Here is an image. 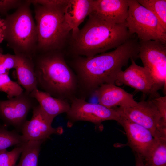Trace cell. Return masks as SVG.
Listing matches in <instances>:
<instances>
[{"label":"cell","instance_id":"cell-1","mask_svg":"<svg viewBox=\"0 0 166 166\" xmlns=\"http://www.w3.org/2000/svg\"><path fill=\"white\" fill-rule=\"evenodd\" d=\"M138 39L132 37L113 51L90 57H77L74 66L78 84L92 95L103 84H115L122 68L131 58H138Z\"/></svg>","mask_w":166,"mask_h":166},{"label":"cell","instance_id":"cell-2","mask_svg":"<svg viewBox=\"0 0 166 166\" xmlns=\"http://www.w3.org/2000/svg\"><path fill=\"white\" fill-rule=\"evenodd\" d=\"M57 51L33 57L38 88L54 97L70 100L75 97L78 87L77 78L62 54Z\"/></svg>","mask_w":166,"mask_h":166},{"label":"cell","instance_id":"cell-3","mask_svg":"<svg viewBox=\"0 0 166 166\" xmlns=\"http://www.w3.org/2000/svg\"><path fill=\"white\" fill-rule=\"evenodd\" d=\"M83 27L72 37L74 53L90 57L115 49L133 35L129 32L125 23L113 24L90 14Z\"/></svg>","mask_w":166,"mask_h":166},{"label":"cell","instance_id":"cell-4","mask_svg":"<svg viewBox=\"0 0 166 166\" xmlns=\"http://www.w3.org/2000/svg\"><path fill=\"white\" fill-rule=\"evenodd\" d=\"M30 3L24 1L16 10L4 19V40L15 54L33 58L37 50L36 24L30 8Z\"/></svg>","mask_w":166,"mask_h":166},{"label":"cell","instance_id":"cell-5","mask_svg":"<svg viewBox=\"0 0 166 166\" xmlns=\"http://www.w3.org/2000/svg\"><path fill=\"white\" fill-rule=\"evenodd\" d=\"M38 42L42 53L58 50L63 45L71 30L64 17L63 8L34 4Z\"/></svg>","mask_w":166,"mask_h":166},{"label":"cell","instance_id":"cell-6","mask_svg":"<svg viewBox=\"0 0 166 166\" xmlns=\"http://www.w3.org/2000/svg\"><path fill=\"white\" fill-rule=\"evenodd\" d=\"M126 24L130 33L137 35L139 41H159L166 43V30L156 16L137 0H128Z\"/></svg>","mask_w":166,"mask_h":166},{"label":"cell","instance_id":"cell-7","mask_svg":"<svg viewBox=\"0 0 166 166\" xmlns=\"http://www.w3.org/2000/svg\"><path fill=\"white\" fill-rule=\"evenodd\" d=\"M138 58L150 74L157 92H166V43L158 40L139 41Z\"/></svg>","mask_w":166,"mask_h":166},{"label":"cell","instance_id":"cell-8","mask_svg":"<svg viewBox=\"0 0 166 166\" xmlns=\"http://www.w3.org/2000/svg\"><path fill=\"white\" fill-rule=\"evenodd\" d=\"M115 108L130 121L148 129L155 138H166V124L149 98L137 102L132 106Z\"/></svg>","mask_w":166,"mask_h":166},{"label":"cell","instance_id":"cell-9","mask_svg":"<svg viewBox=\"0 0 166 166\" xmlns=\"http://www.w3.org/2000/svg\"><path fill=\"white\" fill-rule=\"evenodd\" d=\"M70 101V108L66 113L71 121H85L99 125L106 121L117 122L119 119L120 113L115 108H109L99 103H89L75 97Z\"/></svg>","mask_w":166,"mask_h":166},{"label":"cell","instance_id":"cell-10","mask_svg":"<svg viewBox=\"0 0 166 166\" xmlns=\"http://www.w3.org/2000/svg\"><path fill=\"white\" fill-rule=\"evenodd\" d=\"M37 101L25 91L6 100H0V119L6 124L21 128Z\"/></svg>","mask_w":166,"mask_h":166},{"label":"cell","instance_id":"cell-11","mask_svg":"<svg viewBox=\"0 0 166 166\" xmlns=\"http://www.w3.org/2000/svg\"><path fill=\"white\" fill-rule=\"evenodd\" d=\"M130 60V65L125 70H122L117 74L115 84L124 85L149 96L157 93L149 72L144 67L137 65L134 59Z\"/></svg>","mask_w":166,"mask_h":166},{"label":"cell","instance_id":"cell-12","mask_svg":"<svg viewBox=\"0 0 166 166\" xmlns=\"http://www.w3.org/2000/svg\"><path fill=\"white\" fill-rule=\"evenodd\" d=\"M31 119L27 120L21 127L22 135L27 141H41L49 138L53 134L62 132L61 127L54 128L50 121L37 105L33 109Z\"/></svg>","mask_w":166,"mask_h":166},{"label":"cell","instance_id":"cell-13","mask_svg":"<svg viewBox=\"0 0 166 166\" xmlns=\"http://www.w3.org/2000/svg\"><path fill=\"white\" fill-rule=\"evenodd\" d=\"M120 115L117 122L122 126L125 131L128 145L134 154L139 155L144 159L155 138L147 129L130 121L120 113Z\"/></svg>","mask_w":166,"mask_h":166},{"label":"cell","instance_id":"cell-14","mask_svg":"<svg viewBox=\"0 0 166 166\" xmlns=\"http://www.w3.org/2000/svg\"><path fill=\"white\" fill-rule=\"evenodd\" d=\"M128 0H93L91 14L113 24L125 23L128 15Z\"/></svg>","mask_w":166,"mask_h":166},{"label":"cell","instance_id":"cell-15","mask_svg":"<svg viewBox=\"0 0 166 166\" xmlns=\"http://www.w3.org/2000/svg\"><path fill=\"white\" fill-rule=\"evenodd\" d=\"M92 94L96 96L98 103L109 108L132 106L137 103L132 94L113 84L101 85Z\"/></svg>","mask_w":166,"mask_h":166},{"label":"cell","instance_id":"cell-16","mask_svg":"<svg viewBox=\"0 0 166 166\" xmlns=\"http://www.w3.org/2000/svg\"><path fill=\"white\" fill-rule=\"evenodd\" d=\"M93 0H68L64 9L65 19L72 31V37L79 30V26L92 12Z\"/></svg>","mask_w":166,"mask_h":166},{"label":"cell","instance_id":"cell-17","mask_svg":"<svg viewBox=\"0 0 166 166\" xmlns=\"http://www.w3.org/2000/svg\"><path fill=\"white\" fill-rule=\"evenodd\" d=\"M30 94L36 100L42 110L52 122L57 115L67 113L70 109V105L68 100L54 97L38 89H35Z\"/></svg>","mask_w":166,"mask_h":166},{"label":"cell","instance_id":"cell-18","mask_svg":"<svg viewBox=\"0 0 166 166\" xmlns=\"http://www.w3.org/2000/svg\"><path fill=\"white\" fill-rule=\"evenodd\" d=\"M17 61L16 70L18 83L30 93L38 88L33 58L22 54H15Z\"/></svg>","mask_w":166,"mask_h":166},{"label":"cell","instance_id":"cell-19","mask_svg":"<svg viewBox=\"0 0 166 166\" xmlns=\"http://www.w3.org/2000/svg\"><path fill=\"white\" fill-rule=\"evenodd\" d=\"M143 160L144 166H166V138H155Z\"/></svg>","mask_w":166,"mask_h":166},{"label":"cell","instance_id":"cell-20","mask_svg":"<svg viewBox=\"0 0 166 166\" xmlns=\"http://www.w3.org/2000/svg\"><path fill=\"white\" fill-rule=\"evenodd\" d=\"M43 142L29 140L25 143L19 163L20 166H38L39 154Z\"/></svg>","mask_w":166,"mask_h":166},{"label":"cell","instance_id":"cell-21","mask_svg":"<svg viewBox=\"0 0 166 166\" xmlns=\"http://www.w3.org/2000/svg\"><path fill=\"white\" fill-rule=\"evenodd\" d=\"M142 6L151 12L166 30V0H137Z\"/></svg>","mask_w":166,"mask_h":166},{"label":"cell","instance_id":"cell-22","mask_svg":"<svg viewBox=\"0 0 166 166\" xmlns=\"http://www.w3.org/2000/svg\"><path fill=\"white\" fill-rule=\"evenodd\" d=\"M27 141L22 135L14 131H9L0 125V150L14 145L23 144Z\"/></svg>","mask_w":166,"mask_h":166},{"label":"cell","instance_id":"cell-23","mask_svg":"<svg viewBox=\"0 0 166 166\" xmlns=\"http://www.w3.org/2000/svg\"><path fill=\"white\" fill-rule=\"evenodd\" d=\"M0 91L6 93L8 98L10 99L24 91L21 85L10 79L9 74H0Z\"/></svg>","mask_w":166,"mask_h":166},{"label":"cell","instance_id":"cell-24","mask_svg":"<svg viewBox=\"0 0 166 166\" xmlns=\"http://www.w3.org/2000/svg\"><path fill=\"white\" fill-rule=\"evenodd\" d=\"M26 143L17 145L10 151L6 149L0 150V166H14Z\"/></svg>","mask_w":166,"mask_h":166},{"label":"cell","instance_id":"cell-25","mask_svg":"<svg viewBox=\"0 0 166 166\" xmlns=\"http://www.w3.org/2000/svg\"><path fill=\"white\" fill-rule=\"evenodd\" d=\"M17 61L16 55L3 54L0 50V74H9L10 69H15Z\"/></svg>","mask_w":166,"mask_h":166},{"label":"cell","instance_id":"cell-26","mask_svg":"<svg viewBox=\"0 0 166 166\" xmlns=\"http://www.w3.org/2000/svg\"><path fill=\"white\" fill-rule=\"evenodd\" d=\"M149 98L157 108L163 123L166 124V96H161L157 93L150 96Z\"/></svg>","mask_w":166,"mask_h":166},{"label":"cell","instance_id":"cell-27","mask_svg":"<svg viewBox=\"0 0 166 166\" xmlns=\"http://www.w3.org/2000/svg\"><path fill=\"white\" fill-rule=\"evenodd\" d=\"M68 0H28L33 4H38L51 8H64Z\"/></svg>","mask_w":166,"mask_h":166},{"label":"cell","instance_id":"cell-28","mask_svg":"<svg viewBox=\"0 0 166 166\" xmlns=\"http://www.w3.org/2000/svg\"><path fill=\"white\" fill-rule=\"evenodd\" d=\"M23 2L18 0H0V13L5 14L10 10L18 8Z\"/></svg>","mask_w":166,"mask_h":166},{"label":"cell","instance_id":"cell-29","mask_svg":"<svg viewBox=\"0 0 166 166\" xmlns=\"http://www.w3.org/2000/svg\"><path fill=\"white\" fill-rule=\"evenodd\" d=\"M135 158V166H144L143 159L139 154H134Z\"/></svg>","mask_w":166,"mask_h":166},{"label":"cell","instance_id":"cell-30","mask_svg":"<svg viewBox=\"0 0 166 166\" xmlns=\"http://www.w3.org/2000/svg\"><path fill=\"white\" fill-rule=\"evenodd\" d=\"M4 24L0 25V44L4 40Z\"/></svg>","mask_w":166,"mask_h":166},{"label":"cell","instance_id":"cell-31","mask_svg":"<svg viewBox=\"0 0 166 166\" xmlns=\"http://www.w3.org/2000/svg\"><path fill=\"white\" fill-rule=\"evenodd\" d=\"M4 24V19H2L0 17V25H3Z\"/></svg>","mask_w":166,"mask_h":166},{"label":"cell","instance_id":"cell-32","mask_svg":"<svg viewBox=\"0 0 166 166\" xmlns=\"http://www.w3.org/2000/svg\"><path fill=\"white\" fill-rule=\"evenodd\" d=\"M14 166H19V164H18L17 165H15Z\"/></svg>","mask_w":166,"mask_h":166}]
</instances>
